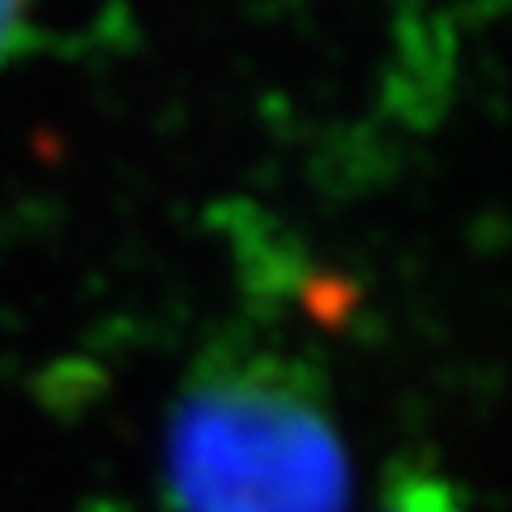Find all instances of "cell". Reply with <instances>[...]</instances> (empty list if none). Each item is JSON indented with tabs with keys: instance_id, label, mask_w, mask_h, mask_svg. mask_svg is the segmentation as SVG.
Returning <instances> with one entry per match:
<instances>
[{
	"instance_id": "1",
	"label": "cell",
	"mask_w": 512,
	"mask_h": 512,
	"mask_svg": "<svg viewBox=\"0 0 512 512\" xmlns=\"http://www.w3.org/2000/svg\"><path fill=\"white\" fill-rule=\"evenodd\" d=\"M167 487L180 512H346L350 457L320 376L261 342L205 350L171 410Z\"/></svg>"
},
{
	"instance_id": "2",
	"label": "cell",
	"mask_w": 512,
	"mask_h": 512,
	"mask_svg": "<svg viewBox=\"0 0 512 512\" xmlns=\"http://www.w3.org/2000/svg\"><path fill=\"white\" fill-rule=\"evenodd\" d=\"M380 512H466V504H461L457 487L436 470L402 466L384 487Z\"/></svg>"
},
{
	"instance_id": "3",
	"label": "cell",
	"mask_w": 512,
	"mask_h": 512,
	"mask_svg": "<svg viewBox=\"0 0 512 512\" xmlns=\"http://www.w3.org/2000/svg\"><path fill=\"white\" fill-rule=\"evenodd\" d=\"M30 35V0H0V64H9Z\"/></svg>"
}]
</instances>
